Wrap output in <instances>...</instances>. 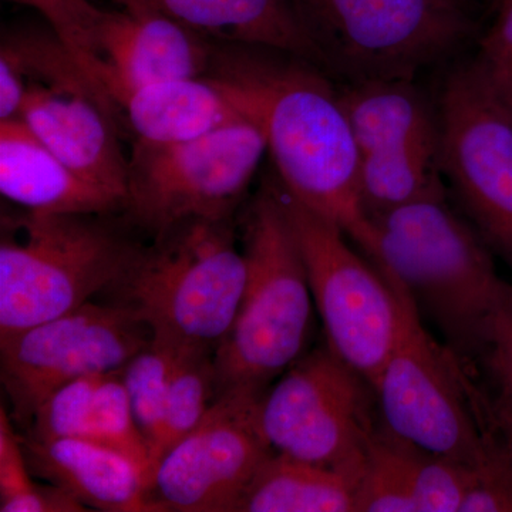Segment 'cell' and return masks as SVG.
<instances>
[{"mask_svg":"<svg viewBox=\"0 0 512 512\" xmlns=\"http://www.w3.org/2000/svg\"><path fill=\"white\" fill-rule=\"evenodd\" d=\"M340 104L360 156L439 136V119L413 79L348 83Z\"/></svg>","mask_w":512,"mask_h":512,"instance_id":"20","label":"cell"},{"mask_svg":"<svg viewBox=\"0 0 512 512\" xmlns=\"http://www.w3.org/2000/svg\"><path fill=\"white\" fill-rule=\"evenodd\" d=\"M59 40L110 101L123 90L205 76L212 64L205 37L148 9L101 10L83 0Z\"/></svg>","mask_w":512,"mask_h":512,"instance_id":"15","label":"cell"},{"mask_svg":"<svg viewBox=\"0 0 512 512\" xmlns=\"http://www.w3.org/2000/svg\"><path fill=\"white\" fill-rule=\"evenodd\" d=\"M150 326L126 303L80 308L0 339V376L15 419L33 414L59 387L114 372L146 348Z\"/></svg>","mask_w":512,"mask_h":512,"instance_id":"13","label":"cell"},{"mask_svg":"<svg viewBox=\"0 0 512 512\" xmlns=\"http://www.w3.org/2000/svg\"><path fill=\"white\" fill-rule=\"evenodd\" d=\"M478 470L420 450L414 470L417 512H460Z\"/></svg>","mask_w":512,"mask_h":512,"instance_id":"29","label":"cell"},{"mask_svg":"<svg viewBox=\"0 0 512 512\" xmlns=\"http://www.w3.org/2000/svg\"><path fill=\"white\" fill-rule=\"evenodd\" d=\"M0 192L37 214L103 215L124 207L74 173L19 119L0 121Z\"/></svg>","mask_w":512,"mask_h":512,"instance_id":"19","label":"cell"},{"mask_svg":"<svg viewBox=\"0 0 512 512\" xmlns=\"http://www.w3.org/2000/svg\"><path fill=\"white\" fill-rule=\"evenodd\" d=\"M214 355V349L178 346L168 386L163 437L156 464L168 448L184 439L201 423L210 409L215 399Z\"/></svg>","mask_w":512,"mask_h":512,"instance_id":"26","label":"cell"},{"mask_svg":"<svg viewBox=\"0 0 512 512\" xmlns=\"http://www.w3.org/2000/svg\"><path fill=\"white\" fill-rule=\"evenodd\" d=\"M261 426L276 453L360 478L382 419L372 384L326 343L265 393Z\"/></svg>","mask_w":512,"mask_h":512,"instance_id":"9","label":"cell"},{"mask_svg":"<svg viewBox=\"0 0 512 512\" xmlns=\"http://www.w3.org/2000/svg\"><path fill=\"white\" fill-rule=\"evenodd\" d=\"M437 119L441 171L478 234L512 269V94L476 57L448 74Z\"/></svg>","mask_w":512,"mask_h":512,"instance_id":"10","label":"cell"},{"mask_svg":"<svg viewBox=\"0 0 512 512\" xmlns=\"http://www.w3.org/2000/svg\"><path fill=\"white\" fill-rule=\"evenodd\" d=\"M100 215L3 218L0 242V339L80 308L114 288L140 247Z\"/></svg>","mask_w":512,"mask_h":512,"instance_id":"4","label":"cell"},{"mask_svg":"<svg viewBox=\"0 0 512 512\" xmlns=\"http://www.w3.org/2000/svg\"><path fill=\"white\" fill-rule=\"evenodd\" d=\"M266 392L238 387L217 394L201 423L158 458L150 478L157 511L237 512L275 453L261 426Z\"/></svg>","mask_w":512,"mask_h":512,"instance_id":"14","label":"cell"},{"mask_svg":"<svg viewBox=\"0 0 512 512\" xmlns=\"http://www.w3.org/2000/svg\"><path fill=\"white\" fill-rule=\"evenodd\" d=\"M268 153L252 120L173 144L134 143L127 204L156 234L192 220H229Z\"/></svg>","mask_w":512,"mask_h":512,"instance_id":"11","label":"cell"},{"mask_svg":"<svg viewBox=\"0 0 512 512\" xmlns=\"http://www.w3.org/2000/svg\"><path fill=\"white\" fill-rule=\"evenodd\" d=\"M373 389L383 426L412 446L478 471L510 461L488 433L463 363L429 335L416 308Z\"/></svg>","mask_w":512,"mask_h":512,"instance_id":"7","label":"cell"},{"mask_svg":"<svg viewBox=\"0 0 512 512\" xmlns=\"http://www.w3.org/2000/svg\"><path fill=\"white\" fill-rule=\"evenodd\" d=\"M123 369L94 376L84 399L77 439L94 441L126 454L146 468L151 477L150 450L134 419Z\"/></svg>","mask_w":512,"mask_h":512,"instance_id":"25","label":"cell"},{"mask_svg":"<svg viewBox=\"0 0 512 512\" xmlns=\"http://www.w3.org/2000/svg\"><path fill=\"white\" fill-rule=\"evenodd\" d=\"M461 2H466V0H461Z\"/></svg>","mask_w":512,"mask_h":512,"instance_id":"32","label":"cell"},{"mask_svg":"<svg viewBox=\"0 0 512 512\" xmlns=\"http://www.w3.org/2000/svg\"><path fill=\"white\" fill-rule=\"evenodd\" d=\"M242 109L261 128L281 187L335 222L376 266V229L360 198V151L339 92L302 63L225 60Z\"/></svg>","mask_w":512,"mask_h":512,"instance_id":"1","label":"cell"},{"mask_svg":"<svg viewBox=\"0 0 512 512\" xmlns=\"http://www.w3.org/2000/svg\"><path fill=\"white\" fill-rule=\"evenodd\" d=\"M111 103L144 144L181 143L249 120L237 89L221 72L123 90Z\"/></svg>","mask_w":512,"mask_h":512,"instance_id":"16","label":"cell"},{"mask_svg":"<svg viewBox=\"0 0 512 512\" xmlns=\"http://www.w3.org/2000/svg\"><path fill=\"white\" fill-rule=\"evenodd\" d=\"M440 137L360 156V198L367 217L412 202L446 197Z\"/></svg>","mask_w":512,"mask_h":512,"instance_id":"22","label":"cell"},{"mask_svg":"<svg viewBox=\"0 0 512 512\" xmlns=\"http://www.w3.org/2000/svg\"><path fill=\"white\" fill-rule=\"evenodd\" d=\"M420 448L390 433L377 431L356 491V512H417L414 470Z\"/></svg>","mask_w":512,"mask_h":512,"instance_id":"24","label":"cell"},{"mask_svg":"<svg viewBox=\"0 0 512 512\" xmlns=\"http://www.w3.org/2000/svg\"><path fill=\"white\" fill-rule=\"evenodd\" d=\"M30 471L72 494L86 507L107 512L157 511L150 477L133 458L82 439L20 437Z\"/></svg>","mask_w":512,"mask_h":512,"instance_id":"17","label":"cell"},{"mask_svg":"<svg viewBox=\"0 0 512 512\" xmlns=\"http://www.w3.org/2000/svg\"><path fill=\"white\" fill-rule=\"evenodd\" d=\"M119 8L161 13L205 39L275 50L319 62L296 0H111Z\"/></svg>","mask_w":512,"mask_h":512,"instance_id":"18","label":"cell"},{"mask_svg":"<svg viewBox=\"0 0 512 512\" xmlns=\"http://www.w3.org/2000/svg\"><path fill=\"white\" fill-rule=\"evenodd\" d=\"M320 63L348 83L413 79L470 25L461 0H296Z\"/></svg>","mask_w":512,"mask_h":512,"instance_id":"8","label":"cell"},{"mask_svg":"<svg viewBox=\"0 0 512 512\" xmlns=\"http://www.w3.org/2000/svg\"><path fill=\"white\" fill-rule=\"evenodd\" d=\"M305 261L326 343L375 384L402 339L412 301L370 261L349 247L335 222L275 187Z\"/></svg>","mask_w":512,"mask_h":512,"instance_id":"6","label":"cell"},{"mask_svg":"<svg viewBox=\"0 0 512 512\" xmlns=\"http://www.w3.org/2000/svg\"><path fill=\"white\" fill-rule=\"evenodd\" d=\"M460 362L473 380L491 439L512 463V285L485 322L473 352Z\"/></svg>","mask_w":512,"mask_h":512,"instance_id":"23","label":"cell"},{"mask_svg":"<svg viewBox=\"0 0 512 512\" xmlns=\"http://www.w3.org/2000/svg\"><path fill=\"white\" fill-rule=\"evenodd\" d=\"M247 278L229 220H192L141 248L114 288L153 335L217 350L237 318Z\"/></svg>","mask_w":512,"mask_h":512,"instance_id":"5","label":"cell"},{"mask_svg":"<svg viewBox=\"0 0 512 512\" xmlns=\"http://www.w3.org/2000/svg\"><path fill=\"white\" fill-rule=\"evenodd\" d=\"M359 477L275 453L242 497L237 512H353Z\"/></svg>","mask_w":512,"mask_h":512,"instance_id":"21","label":"cell"},{"mask_svg":"<svg viewBox=\"0 0 512 512\" xmlns=\"http://www.w3.org/2000/svg\"><path fill=\"white\" fill-rule=\"evenodd\" d=\"M376 268L426 313L460 360L510 288L495 271L477 229L448 207L446 197L412 202L370 217Z\"/></svg>","mask_w":512,"mask_h":512,"instance_id":"2","label":"cell"},{"mask_svg":"<svg viewBox=\"0 0 512 512\" xmlns=\"http://www.w3.org/2000/svg\"><path fill=\"white\" fill-rule=\"evenodd\" d=\"M178 346L183 345L153 335L146 348L140 350L123 369L134 419L150 450L151 471L163 437L168 386Z\"/></svg>","mask_w":512,"mask_h":512,"instance_id":"27","label":"cell"},{"mask_svg":"<svg viewBox=\"0 0 512 512\" xmlns=\"http://www.w3.org/2000/svg\"><path fill=\"white\" fill-rule=\"evenodd\" d=\"M2 49L25 74L19 120L74 173L127 204L128 158L119 114L57 39H18Z\"/></svg>","mask_w":512,"mask_h":512,"instance_id":"12","label":"cell"},{"mask_svg":"<svg viewBox=\"0 0 512 512\" xmlns=\"http://www.w3.org/2000/svg\"><path fill=\"white\" fill-rule=\"evenodd\" d=\"M26 93L25 74L12 57L0 52V121L19 119Z\"/></svg>","mask_w":512,"mask_h":512,"instance_id":"31","label":"cell"},{"mask_svg":"<svg viewBox=\"0 0 512 512\" xmlns=\"http://www.w3.org/2000/svg\"><path fill=\"white\" fill-rule=\"evenodd\" d=\"M86 507L59 485H37L22 440L13 430L5 407H0V511L80 512Z\"/></svg>","mask_w":512,"mask_h":512,"instance_id":"28","label":"cell"},{"mask_svg":"<svg viewBox=\"0 0 512 512\" xmlns=\"http://www.w3.org/2000/svg\"><path fill=\"white\" fill-rule=\"evenodd\" d=\"M497 3V18L481 40L477 57L495 82L512 93V0Z\"/></svg>","mask_w":512,"mask_h":512,"instance_id":"30","label":"cell"},{"mask_svg":"<svg viewBox=\"0 0 512 512\" xmlns=\"http://www.w3.org/2000/svg\"><path fill=\"white\" fill-rule=\"evenodd\" d=\"M248 278L237 318L214 355L215 396L269 382L303 356L313 298L305 261L274 185L249 208L244 229Z\"/></svg>","mask_w":512,"mask_h":512,"instance_id":"3","label":"cell"}]
</instances>
